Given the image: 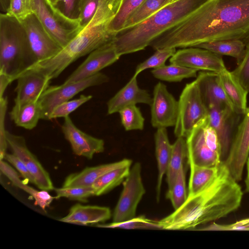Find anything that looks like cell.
I'll use <instances>...</instances> for the list:
<instances>
[{
    "instance_id": "6da1fadb",
    "label": "cell",
    "mask_w": 249,
    "mask_h": 249,
    "mask_svg": "<svg viewBox=\"0 0 249 249\" xmlns=\"http://www.w3.org/2000/svg\"><path fill=\"white\" fill-rule=\"evenodd\" d=\"M227 39L249 44V0H207L150 46L183 48Z\"/></svg>"
},
{
    "instance_id": "7a4b0ae2",
    "label": "cell",
    "mask_w": 249,
    "mask_h": 249,
    "mask_svg": "<svg viewBox=\"0 0 249 249\" xmlns=\"http://www.w3.org/2000/svg\"><path fill=\"white\" fill-rule=\"evenodd\" d=\"M240 186L221 162L217 177L200 192L188 196L173 213L158 221L160 229H192L227 216L240 206Z\"/></svg>"
},
{
    "instance_id": "3957f363",
    "label": "cell",
    "mask_w": 249,
    "mask_h": 249,
    "mask_svg": "<svg viewBox=\"0 0 249 249\" xmlns=\"http://www.w3.org/2000/svg\"><path fill=\"white\" fill-rule=\"evenodd\" d=\"M123 0H100L95 14L80 33L55 56L47 61L50 69L60 74L72 63L112 41L117 34L108 26Z\"/></svg>"
},
{
    "instance_id": "277c9868",
    "label": "cell",
    "mask_w": 249,
    "mask_h": 249,
    "mask_svg": "<svg viewBox=\"0 0 249 249\" xmlns=\"http://www.w3.org/2000/svg\"><path fill=\"white\" fill-rule=\"evenodd\" d=\"M207 0H175L144 22L118 33L114 40L120 56L144 50L161 35L182 21Z\"/></svg>"
},
{
    "instance_id": "5b68a950",
    "label": "cell",
    "mask_w": 249,
    "mask_h": 249,
    "mask_svg": "<svg viewBox=\"0 0 249 249\" xmlns=\"http://www.w3.org/2000/svg\"><path fill=\"white\" fill-rule=\"evenodd\" d=\"M36 63L21 22L6 13L0 14V73L16 80Z\"/></svg>"
},
{
    "instance_id": "8992f818",
    "label": "cell",
    "mask_w": 249,
    "mask_h": 249,
    "mask_svg": "<svg viewBox=\"0 0 249 249\" xmlns=\"http://www.w3.org/2000/svg\"><path fill=\"white\" fill-rule=\"evenodd\" d=\"M188 163L200 167H216L221 163V147L215 130L207 116L198 122L185 138Z\"/></svg>"
},
{
    "instance_id": "52a82bcc",
    "label": "cell",
    "mask_w": 249,
    "mask_h": 249,
    "mask_svg": "<svg viewBox=\"0 0 249 249\" xmlns=\"http://www.w3.org/2000/svg\"><path fill=\"white\" fill-rule=\"evenodd\" d=\"M32 5L33 13L62 48L83 29L79 20L66 17L48 0H32Z\"/></svg>"
},
{
    "instance_id": "ba28073f",
    "label": "cell",
    "mask_w": 249,
    "mask_h": 249,
    "mask_svg": "<svg viewBox=\"0 0 249 249\" xmlns=\"http://www.w3.org/2000/svg\"><path fill=\"white\" fill-rule=\"evenodd\" d=\"M208 108L200 92L198 79L188 83L178 100V117L174 126V134L186 138L194 126L207 116Z\"/></svg>"
},
{
    "instance_id": "9c48e42d",
    "label": "cell",
    "mask_w": 249,
    "mask_h": 249,
    "mask_svg": "<svg viewBox=\"0 0 249 249\" xmlns=\"http://www.w3.org/2000/svg\"><path fill=\"white\" fill-rule=\"evenodd\" d=\"M123 189L114 209L112 222H123L135 217L137 208L145 193L142 177V165L137 162L123 181Z\"/></svg>"
},
{
    "instance_id": "30bf717a",
    "label": "cell",
    "mask_w": 249,
    "mask_h": 249,
    "mask_svg": "<svg viewBox=\"0 0 249 249\" xmlns=\"http://www.w3.org/2000/svg\"><path fill=\"white\" fill-rule=\"evenodd\" d=\"M108 77L101 72L88 78L76 82L49 86L41 95L39 102L42 108L41 118L49 120L53 109L57 105L69 101L84 89L106 83Z\"/></svg>"
},
{
    "instance_id": "8fae6325",
    "label": "cell",
    "mask_w": 249,
    "mask_h": 249,
    "mask_svg": "<svg viewBox=\"0 0 249 249\" xmlns=\"http://www.w3.org/2000/svg\"><path fill=\"white\" fill-rule=\"evenodd\" d=\"M20 22L25 30L36 63L53 57L62 49L44 28L34 13Z\"/></svg>"
},
{
    "instance_id": "7c38bea8",
    "label": "cell",
    "mask_w": 249,
    "mask_h": 249,
    "mask_svg": "<svg viewBox=\"0 0 249 249\" xmlns=\"http://www.w3.org/2000/svg\"><path fill=\"white\" fill-rule=\"evenodd\" d=\"M171 63L189 68L220 73L227 70L221 55L208 50L196 47L183 48L170 58Z\"/></svg>"
},
{
    "instance_id": "4fadbf2b",
    "label": "cell",
    "mask_w": 249,
    "mask_h": 249,
    "mask_svg": "<svg viewBox=\"0 0 249 249\" xmlns=\"http://www.w3.org/2000/svg\"><path fill=\"white\" fill-rule=\"evenodd\" d=\"M233 136L231 146L224 164L237 181L242 178L245 163L249 155V107Z\"/></svg>"
},
{
    "instance_id": "5bb4252c",
    "label": "cell",
    "mask_w": 249,
    "mask_h": 249,
    "mask_svg": "<svg viewBox=\"0 0 249 249\" xmlns=\"http://www.w3.org/2000/svg\"><path fill=\"white\" fill-rule=\"evenodd\" d=\"M151 107V123L153 127L174 126L178 112V101L168 90L166 85L159 82L154 87Z\"/></svg>"
},
{
    "instance_id": "9a60e30c",
    "label": "cell",
    "mask_w": 249,
    "mask_h": 249,
    "mask_svg": "<svg viewBox=\"0 0 249 249\" xmlns=\"http://www.w3.org/2000/svg\"><path fill=\"white\" fill-rule=\"evenodd\" d=\"M5 134L8 147L12 153L25 164L35 179V185L41 190L48 191L54 190L49 173L36 157L29 150L24 138L7 130Z\"/></svg>"
},
{
    "instance_id": "2e32d148",
    "label": "cell",
    "mask_w": 249,
    "mask_h": 249,
    "mask_svg": "<svg viewBox=\"0 0 249 249\" xmlns=\"http://www.w3.org/2000/svg\"><path fill=\"white\" fill-rule=\"evenodd\" d=\"M121 56L112 40L91 52L64 83L76 82L90 77L117 61Z\"/></svg>"
},
{
    "instance_id": "e0dca14e",
    "label": "cell",
    "mask_w": 249,
    "mask_h": 249,
    "mask_svg": "<svg viewBox=\"0 0 249 249\" xmlns=\"http://www.w3.org/2000/svg\"><path fill=\"white\" fill-rule=\"evenodd\" d=\"M61 129L65 139L70 142L75 155L91 160L95 154L104 151L103 140L94 137L80 130L69 116L64 118Z\"/></svg>"
},
{
    "instance_id": "ac0fdd59",
    "label": "cell",
    "mask_w": 249,
    "mask_h": 249,
    "mask_svg": "<svg viewBox=\"0 0 249 249\" xmlns=\"http://www.w3.org/2000/svg\"><path fill=\"white\" fill-rule=\"evenodd\" d=\"M15 104L37 101L49 87L51 79L43 73L28 69L17 77Z\"/></svg>"
},
{
    "instance_id": "d6986e66",
    "label": "cell",
    "mask_w": 249,
    "mask_h": 249,
    "mask_svg": "<svg viewBox=\"0 0 249 249\" xmlns=\"http://www.w3.org/2000/svg\"><path fill=\"white\" fill-rule=\"evenodd\" d=\"M235 114L227 107H212L208 108V121L218 136L221 147V158L227 156L231 146Z\"/></svg>"
},
{
    "instance_id": "ffe728a7",
    "label": "cell",
    "mask_w": 249,
    "mask_h": 249,
    "mask_svg": "<svg viewBox=\"0 0 249 249\" xmlns=\"http://www.w3.org/2000/svg\"><path fill=\"white\" fill-rule=\"evenodd\" d=\"M137 77L133 75L128 82L108 100V114L119 112L126 107L139 103L151 106L152 97L146 90L139 87Z\"/></svg>"
},
{
    "instance_id": "44dd1931",
    "label": "cell",
    "mask_w": 249,
    "mask_h": 249,
    "mask_svg": "<svg viewBox=\"0 0 249 249\" xmlns=\"http://www.w3.org/2000/svg\"><path fill=\"white\" fill-rule=\"evenodd\" d=\"M196 77L198 79L203 100L207 108L212 107H227L235 113L234 107L221 84L218 73L202 71L199 72Z\"/></svg>"
},
{
    "instance_id": "7402d4cb",
    "label": "cell",
    "mask_w": 249,
    "mask_h": 249,
    "mask_svg": "<svg viewBox=\"0 0 249 249\" xmlns=\"http://www.w3.org/2000/svg\"><path fill=\"white\" fill-rule=\"evenodd\" d=\"M132 162L131 160L124 159L114 162L87 167L81 172L67 176L62 187H91L96 180L106 173L119 168L131 166Z\"/></svg>"
},
{
    "instance_id": "603a6c76",
    "label": "cell",
    "mask_w": 249,
    "mask_h": 249,
    "mask_svg": "<svg viewBox=\"0 0 249 249\" xmlns=\"http://www.w3.org/2000/svg\"><path fill=\"white\" fill-rule=\"evenodd\" d=\"M111 213L107 207L83 205L77 203L72 206L68 214L59 221L88 225L104 222L110 218Z\"/></svg>"
},
{
    "instance_id": "cb8c5ba5",
    "label": "cell",
    "mask_w": 249,
    "mask_h": 249,
    "mask_svg": "<svg viewBox=\"0 0 249 249\" xmlns=\"http://www.w3.org/2000/svg\"><path fill=\"white\" fill-rule=\"evenodd\" d=\"M155 134V154L158 165L156 199H160L162 181L166 173L170 159L172 146L169 142L166 128H159Z\"/></svg>"
},
{
    "instance_id": "d4e9b609",
    "label": "cell",
    "mask_w": 249,
    "mask_h": 249,
    "mask_svg": "<svg viewBox=\"0 0 249 249\" xmlns=\"http://www.w3.org/2000/svg\"><path fill=\"white\" fill-rule=\"evenodd\" d=\"M41 113L42 108L38 100L15 104L9 116L17 126L31 130L41 119Z\"/></svg>"
},
{
    "instance_id": "484cf974",
    "label": "cell",
    "mask_w": 249,
    "mask_h": 249,
    "mask_svg": "<svg viewBox=\"0 0 249 249\" xmlns=\"http://www.w3.org/2000/svg\"><path fill=\"white\" fill-rule=\"evenodd\" d=\"M221 84L233 105L237 114H244L247 109L248 92L227 70L218 73Z\"/></svg>"
},
{
    "instance_id": "4316f807",
    "label": "cell",
    "mask_w": 249,
    "mask_h": 249,
    "mask_svg": "<svg viewBox=\"0 0 249 249\" xmlns=\"http://www.w3.org/2000/svg\"><path fill=\"white\" fill-rule=\"evenodd\" d=\"M0 169L13 184L29 194L35 199V204L38 205L43 211L52 203L54 197L45 190L37 191L24 184L19 178L16 171L3 160L0 161Z\"/></svg>"
},
{
    "instance_id": "83f0119b",
    "label": "cell",
    "mask_w": 249,
    "mask_h": 249,
    "mask_svg": "<svg viewBox=\"0 0 249 249\" xmlns=\"http://www.w3.org/2000/svg\"><path fill=\"white\" fill-rule=\"evenodd\" d=\"M195 47L208 50L220 55H228L237 60L238 64L245 53L246 45L241 40L227 39L200 44Z\"/></svg>"
},
{
    "instance_id": "f1b7e54d",
    "label": "cell",
    "mask_w": 249,
    "mask_h": 249,
    "mask_svg": "<svg viewBox=\"0 0 249 249\" xmlns=\"http://www.w3.org/2000/svg\"><path fill=\"white\" fill-rule=\"evenodd\" d=\"M190 176L188 196L195 195L204 189L217 177L219 166L216 167L190 165Z\"/></svg>"
},
{
    "instance_id": "f546056e",
    "label": "cell",
    "mask_w": 249,
    "mask_h": 249,
    "mask_svg": "<svg viewBox=\"0 0 249 249\" xmlns=\"http://www.w3.org/2000/svg\"><path fill=\"white\" fill-rule=\"evenodd\" d=\"M171 1L172 0H145L129 15L122 31L144 22Z\"/></svg>"
},
{
    "instance_id": "4dcf8cb0",
    "label": "cell",
    "mask_w": 249,
    "mask_h": 249,
    "mask_svg": "<svg viewBox=\"0 0 249 249\" xmlns=\"http://www.w3.org/2000/svg\"><path fill=\"white\" fill-rule=\"evenodd\" d=\"M187 158L186 139L184 137H178L172 146L171 155L166 173L168 188L173 184L179 171L184 166V162Z\"/></svg>"
},
{
    "instance_id": "1f68e13d",
    "label": "cell",
    "mask_w": 249,
    "mask_h": 249,
    "mask_svg": "<svg viewBox=\"0 0 249 249\" xmlns=\"http://www.w3.org/2000/svg\"><path fill=\"white\" fill-rule=\"evenodd\" d=\"M131 166L119 168L108 172L96 180L91 186L94 196L106 194L120 185L128 176Z\"/></svg>"
},
{
    "instance_id": "d6a6232c",
    "label": "cell",
    "mask_w": 249,
    "mask_h": 249,
    "mask_svg": "<svg viewBox=\"0 0 249 249\" xmlns=\"http://www.w3.org/2000/svg\"><path fill=\"white\" fill-rule=\"evenodd\" d=\"M198 71L178 64L171 63L153 69L151 73L154 77L167 82H179L184 78L196 77Z\"/></svg>"
},
{
    "instance_id": "836d02e7",
    "label": "cell",
    "mask_w": 249,
    "mask_h": 249,
    "mask_svg": "<svg viewBox=\"0 0 249 249\" xmlns=\"http://www.w3.org/2000/svg\"><path fill=\"white\" fill-rule=\"evenodd\" d=\"M187 196L185 170L183 166L179 171L173 184L168 188L166 198L170 200L175 210L183 205Z\"/></svg>"
},
{
    "instance_id": "e575fe53",
    "label": "cell",
    "mask_w": 249,
    "mask_h": 249,
    "mask_svg": "<svg viewBox=\"0 0 249 249\" xmlns=\"http://www.w3.org/2000/svg\"><path fill=\"white\" fill-rule=\"evenodd\" d=\"M122 124L126 131L142 130L143 129L144 118L136 105L126 107L119 112Z\"/></svg>"
},
{
    "instance_id": "d590c367",
    "label": "cell",
    "mask_w": 249,
    "mask_h": 249,
    "mask_svg": "<svg viewBox=\"0 0 249 249\" xmlns=\"http://www.w3.org/2000/svg\"><path fill=\"white\" fill-rule=\"evenodd\" d=\"M144 0H123L118 13L109 25V30L116 34L122 31L129 15Z\"/></svg>"
},
{
    "instance_id": "8d00e7d4",
    "label": "cell",
    "mask_w": 249,
    "mask_h": 249,
    "mask_svg": "<svg viewBox=\"0 0 249 249\" xmlns=\"http://www.w3.org/2000/svg\"><path fill=\"white\" fill-rule=\"evenodd\" d=\"M155 53L137 66L134 74L138 76L148 69H155L165 65L166 60L176 52V48H164L156 50Z\"/></svg>"
},
{
    "instance_id": "74e56055",
    "label": "cell",
    "mask_w": 249,
    "mask_h": 249,
    "mask_svg": "<svg viewBox=\"0 0 249 249\" xmlns=\"http://www.w3.org/2000/svg\"><path fill=\"white\" fill-rule=\"evenodd\" d=\"M98 227L109 228H123L127 229H159L158 222L148 219L143 216L134 217L127 221L114 223H111L107 224H98Z\"/></svg>"
},
{
    "instance_id": "f35d334b",
    "label": "cell",
    "mask_w": 249,
    "mask_h": 249,
    "mask_svg": "<svg viewBox=\"0 0 249 249\" xmlns=\"http://www.w3.org/2000/svg\"><path fill=\"white\" fill-rule=\"evenodd\" d=\"M91 95H81L77 98L69 100L56 106L52 110L49 116V120L57 118H65L69 114L77 109L81 106L89 101Z\"/></svg>"
},
{
    "instance_id": "ab89813d",
    "label": "cell",
    "mask_w": 249,
    "mask_h": 249,
    "mask_svg": "<svg viewBox=\"0 0 249 249\" xmlns=\"http://www.w3.org/2000/svg\"><path fill=\"white\" fill-rule=\"evenodd\" d=\"M55 198L66 197L71 200L87 202L89 197L94 196L91 187H71L54 188Z\"/></svg>"
},
{
    "instance_id": "60d3db41",
    "label": "cell",
    "mask_w": 249,
    "mask_h": 249,
    "mask_svg": "<svg viewBox=\"0 0 249 249\" xmlns=\"http://www.w3.org/2000/svg\"><path fill=\"white\" fill-rule=\"evenodd\" d=\"M231 72L238 82L249 93V44L246 46L243 59Z\"/></svg>"
},
{
    "instance_id": "b9f144b4",
    "label": "cell",
    "mask_w": 249,
    "mask_h": 249,
    "mask_svg": "<svg viewBox=\"0 0 249 249\" xmlns=\"http://www.w3.org/2000/svg\"><path fill=\"white\" fill-rule=\"evenodd\" d=\"M33 13L32 0H10L6 14L21 21Z\"/></svg>"
},
{
    "instance_id": "7bdbcfd3",
    "label": "cell",
    "mask_w": 249,
    "mask_h": 249,
    "mask_svg": "<svg viewBox=\"0 0 249 249\" xmlns=\"http://www.w3.org/2000/svg\"><path fill=\"white\" fill-rule=\"evenodd\" d=\"M80 3V0H57L53 6L68 18L79 20Z\"/></svg>"
},
{
    "instance_id": "ee69618b",
    "label": "cell",
    "mask_w": 249,
    "mask_h": 249,
    "mask_svg": "<svg viewBox=\"0 0 249 249\" xmlns=\"http://www.w3.org/2000/svg\"><path fill=\"white\" fill-rule=\"evenodd\" d=\"M100 0H80L79 21L84 28L91 20L97 10Z\"/></svg>"
},
{
    "instance_id": "f6af8a7d",
    "label": "cell",
    "mask_w": 249,
    "mask_h": 249,
    "mask_svg": "<svg viewBox=\"0 0 249 249\" xmlns=\"http://www.w3.org/2000/svg\"><path fill=\"white\" fill-rule=\"evenodd\" d=\"M7 98L3 97L0 98V158L3 160L8 144L6 138V130L4 127V120L7 108Z\"/></svg>"
},
{
    "instance_id": "bcb514c9",
    "label": "cell",
    "mask_w": 249,
    "mask_h": 249,
    "mask_svg": "<svg viewBox=\"0 0 249 249\" xmlns=\"http://www.w3.org/2000/svg\"><path fill=\"white\" fill-rule=\"evenodd\" d=\"M4 159L13 165L22 176L28 181L35 185V179L22 161L14 154L6 153Z\"/></svg>"
},
{
    "instance_id": "7dc6e473",
    "label": "cell",
    "mask_w": 249,
    "mask_h": 249,
    "mask_svg": "<svg viewBox=\"0 0 249 249\" xmlns=\"http://www.w3.org/2000/svg\"><path fill=\"white\" fill-rule=\"evenodd\" d=\"M205 231H249V226H241L236 224L235 223L228 225H220L215 223L210 226L201 229Z\"/></svg>"
},
{
    "instance_id": "c3c4849f",
    "label": "cell",
    "mask_w": 249,
    "mask_h": 249,
    "mask_svg": "<svg viewBox=\"0 0 249 249\" xmlns=\"http://www.w3.org/2000/svg\"><path fill=\"white\" fill-rule=\"evenodd\" d=\"M12 81V78L6 74L0 73V98L3 97L4 91Z\"/></svg>"
},
{
    "instance_id": "681fc988",
    "label": "cell",
    "mask_w": 249,
    "mask_h": 249,
    "mask_svg": "<svg viewBox=\"0 0 249 249\" xmlns=\"http://www.w3.org/2000/svg\"><path fill=\"white\" fill-rule=\"evenodd\" d=\"M10 0H0V8L2 13H6L9 9Z\"/></svg>"
},
{
    "instance_id": "f907efd6",
    "label": "cell",
    "mask_w": 249,
    "mask_h": 249,
    "mask_svg": "<svg viewBox=\"0 0 249 249\" xmlns=\"http://www.w3.org/2000/svg\"><path fill=\"white\" fill-rule=\"evenodd\" d=\"M247 177L245 180V184L246 187V191L249 193V156L248 157L247 160Z\"/></svg>"
},
{
    "instance_id": "816d5d0a",
    "label": "cell",
    "mask_w": 249,
    "mask_h": 249,
    "mask_svg": "<svg viewBox=\"0 0 249 249\" xmlns=\"http://www.w3.org/2000/svg\"><path fill=\"white\" fill-rule=\"evenodd\" d=\"M235 223L239 225L249 226V218L236 221Z\"/></svg>"
},
{
    "instance_id": "f5cc1de1",
    "label": "cell",
    "mask_w": 249,
    "mask_h": 249,
    "mask_svg": "<svg viewBox=\"0 0 249 249\" xmlns=\"http://www.w3.org/2000/svg\"><path fill=\"white\" fill-rule=\"evenodd\" d=\"M50 3L53 5H54L57 1V0H48Z\"/></svg>"
},
{
    "instance_id": "db71d44e",
    "label": "cell",
    "mask_w": 249,
    "mask_h": 249,
    "mask_svg": "<svg viewBox=\"0 0 249 249\" xmlns=\"http://www.w3.org/2000/svg\"><path fill=\"white\" fill-rule=\"evenodd\" d=\"M174 0H172V1H174Z\"/></svg>"
}]
</instances>
